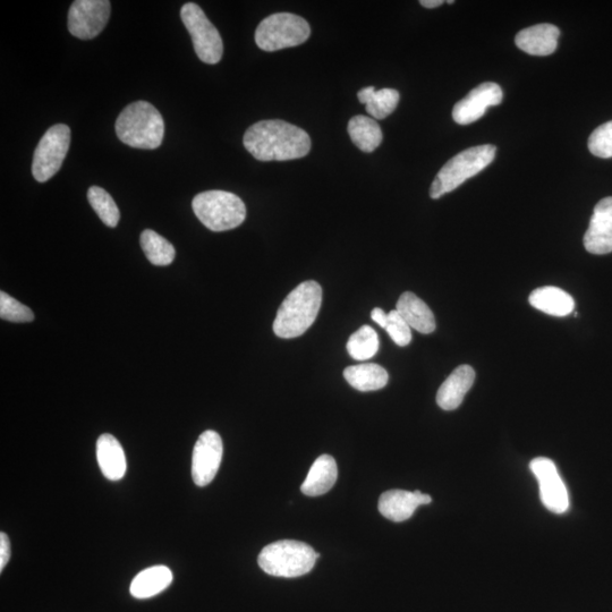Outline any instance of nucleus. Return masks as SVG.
<instances>
[{
  "mask_svg": "<svg viewBox=\"0 0 612 612\" xmlns=\"http://www.w3.org/2000/svg\"><path fill=\"white\" fill-rule=\"evenodd\" d=\"M589 150L595 157L612 158V121L599 126L591 134Z\"/></svg>",
  "mask_w": 612,
  "mask_h": 612,
  "instance_id": "c756f323",
  "label": "nucleus"
},
{
  "mask_svg": "<svg viewBox=\"0 0 612 612\" xmlns=\"http://www.w3.org/2000/svg\"><path fill=\"white\" fill-rule=\"evenodd\" d=\"M173 582V573L166 566H152L135 576L130 592L136 599H149L165 591Z\"/></svg>",
  "mask_w": 612,
  "mask_h": 612,
  "instance_id": "4be33fe9",
  "label": "nucleus"
},
{
  "mask_svg": "<svg viewBox=\"0 0 612 612\" xmlns=\"http://www.w3.org/2000/svg\"><path fill=\"white\" fill-rule=\"evenodd\" d=\"M503 97V90L498 84L482 83L457 102L453 109L454 121L459 125L472 124L486 114L489 107L498 106Z\"/></svg>",
  "mask_w": 612,
  "mask_h": 612,
  "instance_id": "ddd939ff",
  "label": "nucleus"
},
{
  "mask_svg": "<svg viewBox=\"0 0 612 612\" xmlns=\"http://www.w3.org/2000/svg\"><path fill=\"white\" fill-rule=\"evenodd\" d=\"M344 378L353 388L363 391L379 390L387 386L388 372L378 364L353 365L344 371Z\"/></svg>",
  "mask_w": 612,
  "mask_h": 612,
  "instance_id": "5701e85b",
  "label": "nucleus"
},
{
  "mask_svg": "<svg viewBox=\"0 0 612 612\" xmlns=\"http://www.w3.org/2000/svg\"><path fill=\"white\" fill-rule=\"evenodd\" d=\"M397 312L401 314L407 325L428 335L436 330V319L433 312L420 297L411 292H406L399 297L397 302Z\"/></svg>",
  "mask_w": 612,
  "mask_h": 612,
  "instance_id": "a211bd4d",
  "label": "nucleus"
},
{
  "mask_svg": "<svg viewBox=\"0 0 612 612\" xmlns=\"http://www.w3.org/2000/svg\"><path fill=\"white\" fill-rule=\"evenodd\" d=\"M112 10L108 0H76L68 12V31L81 40H91L106 28Z\"/></svg>",
  "mask_w": 612,
  "mask_h": 612,
  "instance_id": "9d476101",
  "label": "nucleus"
},
{
  "mask_svg": "<svg viewBox=\"0 0 612 612\" xmlns=\"http://www.w3.org/2000/svg\"><path fill=\"white\" fill-rule=\"evenodd\" d=\"M475 380V371L470 365H461L454 370L438 390L437 404L442 410L454 411L461 406L464 397Z\"/></svg>",
  "mask_w": 612,
  "mask_h": 612,
  "instance_id": "f3484780",
  "label": "nucleus"
},
{
  "mask_svg": "<svg viewBox=\"0 0 612 612\" xmlns=\"http://www.w3.org/2000/svg\"><path fill=\"white\" fill-rule=\"evenodd\" d=\"M11 558V542L7 534L0 533V571H3Z\"/></svg>",
  "mask_w": 612,
  "mask_h": 612,
  "instance_id": "2f4dec72",
  "label": "nucleus"
},
{
  "mask_svg": "<svg viewBox=\"0 0 612 612\" xmlns=\"http://www.w3.org/2000/svg\"><path fill=\"white\" fill-rule=\"evenodd\" d=\"M88 200L102 223L108 227H116L121 218L116 203L110 194L99 186H91L88 191Z\"/></svg>",
  "mask_w": 612,
  "mask_h": 612,
  "instance_id": "cd10ccee",
  "label": "nucleus"
},
{
  "mask_svg": "<svg viewBox=\"0 0 612 612\" xmlns=\"http://www.w3.org/2000/svg\"><path fill=\"white\" fill-rule=\"evenodd\" d=\"M337 476L338 469L335 458L330 455H322L311 466L310 472L302 484L301 491L308 497L325 495L335 486Z\"/></svg>",
  "mask_w": 612,
  "mask_h": 612,
  "instance_id": "aec40b11",
  "label": "nucleus"
},
{
  "mask_svg": "<svg viewBox=\"0 0 612 612\" xmlns=\"http://www.w3.org/2000/svg\"><path fill=\"white\" fill-rule=\"evenodd\" d=\"M584 246L592 254L612 252V197L602 199L595 206L588 232L584 235Z\"/></svg>",
  "mask_w": 612,
  "mask_h": 612,
  "instance_id": "4468645a",
  "label": "nucleus"
},
{
  "mask_svg": "<svg viewBox=\"0 0 612 612\" xmlns=\"http://www.w3.org/2000/svg\"><path fill=\"white\" fill-rule=\"evenodd\" d=\"M182 21L190 32L195 53L203 63L214 65L220 62L224 54L223 39L202 8L187 3L181 10Z\"/></svg>",
  "mask_w": 612,
  "mask_h": 612,
  "instance_id": "6e6552de",
  "label": "nucleus"
},
{
  "mask_svg": "<svg viewBox=\"0 0 612 612\" xmlns=\"http://www.w3.org/2000/svg\"><path fill=\"white\" fill-rule=\"evenodd\" d=\"M420 4L425 8H436L444 4L442 0H422Z\"/></svg>",
  "mask_w": 612,
  "mask_h": 612,
  "instance_id": "72a5a7b5",
  "label": "nucleus"
},
{
  "mask_svg": "<svg viewBox=\"0 0 612 612\" xmlns=\"http://www.w3.org/2000/svg\"><path fill=\"white\" fill-rule=\"evenodd\" d=\"M195 216L212 232L231 231L244 223L246 208L237 195L226 191H207L195 195Z\"/></svg>",
  "mask_w": 612,
  "mask_h": 612,
  "instance_id": "39448f33",
  "label": "nucleus"
},
{
  "mask_svg": "<svg viewBox=\"0 0 612 612\" xmlns=\"http://www.w3.org/2000/svg\"><path fill=\"white\" fill-rule=\"evenodd\" d=\"M371 318L374 322L378 323L381 328H387L388 314L384 310L380 308L373 309L371 312Z\"/></svg>",
  "mask_w": 612,
  "mask_h": 612,
  "instance_id": "473e14b6",
  "label": "nucleus"
},
{
  "mask_svg": "<svg viewBox=\"0 0 612 612\" xmlns=\"http://www.w3.org/2000/svg\"><path fill=\"white\" fill-rule=\"evenodd\" d=\"M319 557L309 544L284 540L263 548L258 563L262 571L271 576L294 578L310 573Z\"/></svg>",
  "mask_w": 612,
  "mask_h": 612,
  "instance_id": "20e7f679",
  "label": "nucleus"
},
{
  "mask_svg": "<svg viewBox=\"0 0 612 612\" xmlns=\"http://www.w3.org/2000/svg\"><path fill=\"white\" fill-rule=\"evenodd\" d=\"M386 331L394 343L398 346L405 347L411 343L412 333L411 327L407 325L397 310L388 313V325Z\"/></svg>",
  "mask_w": 612,
  "mask_h": 612,
  "instance_id": "7c9ffc66",
  "label": "nucleus"
},
{
  "mask_svg": "<svg viewBox=\"0 0 612 612\" xmlns=\"http://www.w3.org/2000/svg\"><path fill=\"white\" fill-rule=\"evenodd\" d=\"M97 458L102 474L110 481L124 478L126 473V457L119 441L112 435H102L97 442Z\"/></svg>",
  "mask_w": 612,
  "mask_h": 612,
  "instance_id": "6ab92c4d",
  "label": "nucleus"
},
{
  "mask_svg": "<svg viewBox=\"0 0 612 612\" xmlns=\"http://www.w3.org/2000/svg\"><path fill=\"white\" fill-rule=\"evenodd\" d=\"M496 151L495 146L484 144L458 153L439 170L436 180L431 185L430 197L435 200L440 199L456 190L469 178L478 175L492 163Z\"/></svg>",
  "mask_w": 612,
  "mask_h": 612,
  "instance_id": "423d86ee",
  "label": "nucleus"
},
{
  "mask_svg": "<svg viewBox=\"0 0 612 612\" xmlns=\"http://www.w3.org/2000/svg\"><path fill=\"white\" fill-rule=\"evenodd\" d=\"M311 28L303 17L291 13L272 14L255 31V42L263 51L282 50L304 44Z\"/></svg>",
  "mask_w": 612,
  "mask_h": 612,
  "instance_id": "0eeeda50",
  "label": "nucleus"
},
{
  "mask_svg": "<svg viewBox=\"0 0 612 612\" xmlns=\"http://www.w3.org/2000/svg\"><path fill=\"white\" fill-rule=\"evenodd\" d=\"M560 36V30L552 24H538L522 30L515 38L518 48L532 56H549L554 54Z\"/></svg>",
  "mask_w": 612,
  "mask_h": 612,
  "instance_id": "dca6fc26",
  "label": "nucleus"
},
{
  "mask_svg": "<svg viewBox=\"0 0 612 612\" xmlns=\"http://www.w3.org/2000/svg\"><path fill=\"white\" fill-rule=\"evenodd\" d=\"M140 243L148 260L155 266H168L175 259L176 251L172 243L151 229L141 234Z\"/></svg>",
  "mask_w": 612,
  "mask_h": 612,
  "instance_id": "a878e982",
  "label": "nucleus"
},
{
  "mask_svg": "<svg viewBox=\"0 0 612 612\" xmlns=\"http://www.w3.org/2000/svg\"><path fill=\"white\" fill-rule=\"evenodd\" d=\"M431 503L432 498L419 490H389L379 499V512L387 520L401 523L410 520L419 506Z\"/></svg>",
  "mask_w": 612,
  "mask_h": 612,
  "instance_id": "2eb2a0df",
  "label": "nucleus"
},
{
  "mask_svg": "<svg viewBox=\"0 0 612 612\" xmlns=\"http://www.w3.org/2000/svg\"><path fill=\"white\" fill-rule=\"evenodd\" d=\"M348 134L355 146L363 152H373L382 142V132L374 119L359 115L348 123Z\"/></svg>",
  "mask_w": 612,
  "mask_h": 612,
  "instance_id": "393cba45",
  "label": "nucleus"
},
{
  "mask_svg": "<svg viewBox=\"0 0 612 612\" xmlns=\"http://www.w3.org/2000/svg\"><path fill=\"white\" fill-rule=\"evenodd\" d=\"M71 144L70 127L57 124L42 136L32 163V175L40 183H45L58 173L67 156Z\"/></svg>",
  "mask_w": 612,
  "mask_h": 612,
  "instance_id": "1a4fd4ad",
  "label": "nucleus"
},
{
  "mask_svg": "<svg viewBox=\"0 0 612 612\" xmlns=\"http://www.w3.org/2000/svg\"><path fill=\"white\" fill-rule=\"evenodd\" d=\"M530 469L538 479L541 501L550 512L564 514L569 508L568 491L556 464L546 457L533 459Z\"/></svg>",
  "mask_w": 612,
  "mask_h": 612,
  "instance_id": "f8f14e48",
  "label": "nucleus"
},
{
  "mask_svg": "<svg viewBox=\"0 0 612 612\" xmlns=\"http://www.w3.org/2000/svg\"><path fill=\"white\" fill-rule=\"evenodd\" d=\"M0 318L11 322H31L33 312L5 292L0 293Z\"/></svg>",
  "mask_w": 612,
  "mask_h": 612,
  "instance_id": "c85d7f7f",
  "label": "nucleus"
},
{
  "mask_svg": "<svg viewBox=\"0 0 612 612\" xmlns=\"http://www.w3.org/2000/svg\"><path fill=\"white\" fill-rule=\"evenodd\" d=\"M322 304V288L308 280L289 293L280 305L274 322V333L283 339L302 336L316 321Z\"/></svg>",
  "mask_w": 612,
  "mask_h": 612,
  "instance_id": "f03ea898",
  "label": "nucleus"
},
{
  "mask_svg": "<svg viewBox=\"0 0 612 612\" xmlns=\"http://www.w3.org/2000/svg\"><path fill=\"white\" fill-rule=\"evenodd\" d=\"M533 308L554 317H566L575 308L573 297L558 287L546 286L535 289L529 297Z\"/></svg>",
  "mask_w": 612,
  "mask_h": 612,
  "instance_id": "412c9836",
  "label": "nucleus"
},
{
  "mask_svg": "<svg viewBox=\"0 0 612 612\" xmlns=\"http://www.w3.org/2000/svg\"><path fill=\"white\" fill-rule=\"evenodd\" d=\"M224 455L223 440L216 431H204L193 449L192 478L198 487H207L216 478Z\"/></svg>",
  "mask_w": 612,
  "mask_h": 612,
  "instance_id": "9b49d317",
  "label": "nucleus"
},
{
  "mask_svg": "<svg viewBox=\"0 0 612 612\" xmlns=\"http://www.w3.org/2000/svg\"><path fill=\"white\" fill-rule=\"evenodd\" d=\"M244 147L259 161L300 159L311 150L308 133L284 121L255 123L244 134Z\"/></svg>",
  "mask_w": 612,
  "mask_h": 612,
  "instance_id": "f257e3e1",
  "label": "nucleus"
},
{
  "mask_svg": "<svg viewBox=\"0 0 612 612\" xmlns=\"http://www.w3.org/2000/svg\"><path fill=\"white\" fill-rule=\"evenodd\" d=\"M362 104L367 105V112L376 119H385L395 112L399 102V92L395 89L376 90L367 87L357 93Z\"/></svg>",
  "mask_w": 612,
  "mask_h": 612,
  "instance_id": "b1692460",
  "label": "nucleus"
},
{
  "mask_svg": "<svg viewBox=\"0 0 612 612\" xmlns=\"http://www.w3.org/2000/svg\"><path fill=\"white\" fill-rule=\"evenodd\" d=\"M118 139L135 149L153 150L164 140L163 116L147 101L127 106L116 121Z\"/></svg>",
  "mask_w": 612,
  "mask_h": 612,
  "instance_id": "7ed1b4c3",
  "label": "nucleus"
},
{
  "mask_svg": "<svg viewBox=\"0 0 612 612\" xmlns=\"http://www.w3.org/2000/svg\"><path fill=\"white\" fill-rule=\"evenodd\" d=\"M347 351L354 360H370L379 351V337L370 326H363L347 342Z\"/></svg>",
  "mask_w": 612,
  "mask_h": 612,
  "instance_id": "bb28decb",
  "label": "nucleus"
}]
</instances>
